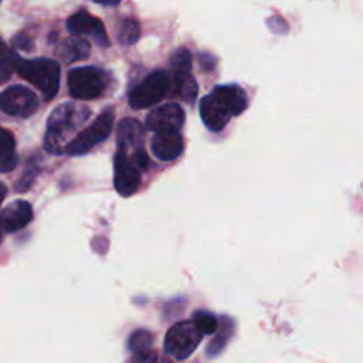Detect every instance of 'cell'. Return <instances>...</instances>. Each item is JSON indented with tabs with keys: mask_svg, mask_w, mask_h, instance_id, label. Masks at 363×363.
<instances>
[{
	"mask_svg": "<svg viewBox=\"0 0 363 363\" xmlns=\"http://www.w3.org/2000/svg\"><path fill=\"white\" fill-rule=\"evenodd\" d=\"M91 51L89 43L79 35H72L71 38L65 40L61 47L58 48V55L65 62H74L78 60H84L88 57Z\"/></svg>",
	"mask_w": 363,
	"mask_h": 363,
	"instance_id": "e0dca14e",
	"label": "cell"
},
{
	"mask_svg": "<svg viewBox=\"0 0 363 363\" xmlns=\"http://www.w3.org/2000/svg\"><path fill=\"white\" fill-rule=\"evenodd\" d=\"M33 220V207L26 200H14L9 203L0 213L1 228L11 234L23 230Z\"/></svg>",
	"mask_w": 363,
	"mask_h": 363,
	"instance_id": "7c38bea8",
	"label": "cell"
},
{
	"mask_svg": "<svg viewBox=\"0 0 363 363\" xmlns=\"http://www.w3.org/2000/svg\"><path fill=\"white\" fill-rule=\"evenodd\" d=\"M186 115L179 104H164L152 109L146 116V128L152 132L180 130Z\"/></svg>",
	"mask_w": 363,
	"mask_h": 363,
	"instance_id": "8fae6325",
	"label": "cell"
},
{
	"mask_svg": "<svg viewBox=\"0 0 363 363\" xmlns=\"http://www.w3.org/2000/svg\"><path fill=\"white\" fill-rule=\"evenodd\" d=\"M153 340H155V337L149 330L138 329L130 335V337L128 340V347L132 353L146 350V349H152Z\"/></svg>",
	"mask_w": 363,
	"mask_h": 363,
	"instance_id": "44dd1931",
	"label": "cell"
},
{
	"mask_svg": "<svg viewBox=\"0 0 363 363\" xmlns=\"http://www.w3.org/2000/svg\"><path fill=\"white\" fill-rule=\"evenodd\" d=\"M140 183L142 172L128 160L123 152L116 150L113 159V186L116 191L123 197H129L139 190Z\"/></svg>",
	"mask_w": 363,
	"mask_h": 363,
	"instance_id": "9c48e42d",
	"label": "cell"
},
{
	"mask_svg": "<svg viewBox=\"0 0 363 363\" xmlns=\"http://www.w3.org/2000/svg\"><path fill=\"white\" fill-rule=\"evenodd\" d=\"M37 95L24 85H11L0 92V109L9 116L28 118L38 109Z\"/></svg>",
	"mask_w": 363,
	"mask_h": 363,
	"instance_id": "ba28073f",
	"label": "cell"
},
{
	"mask_svg": "<svg viewBox=\"0 0 363 363\" xmlns=\"http://www.w3.org/2000/svg\"><path fill=\"white\" fill-rule=\"evenodd\" d=\"M16 72L33 84L44 96L45 101H51L60 88V65L51 58H20L16 67Z\"/></svg>",
	"mask_w": 363,
	"mask_h": 363,
	"instance_id": "3957f363",
	"label": "cell"
},
{
	"mask_svg": "<svg viewBox=\"0 0 363 363\" xmlns=\"http://www.w3.org/2000/svg\"><path fill=\"white\" fill-rule=\"evenodd\" d=\"M170 91V75L166 71H153L135 85L129 94L133 109H145L159 104Z\"/></svg>",
	"mask_w": 363,
	"mask_h": 363,
	"instance_id": "52a82bcc",
	"label": "cell"
},
{
	"mask_svg": "<svg viewBox=\"0 0 363 363\" xmlns=\"http://www.w3.org/2000/svg\"><path fill=\"white\" fill-rule=\"evenodd\" d=\"M20 58L21 57L0 37V85L7 82L13 72H16V67Z\"/></svg>",
	"mask_w": 363,
	"mask_h": 363,
	"instance_id": "ac0fdd59",
	"label": "cell"
},
{
	"mask_svg": "<svg viewBox=\"0 0 363 363\" xmlns=\"http://www.w3.org/2000/svg\"><path fill=\"white\" fill-rule=\"evenodd\" d=\"M0 1H1V0H0Z\"/></svg>",
	"mask_w": 363,
	"mask_h": 363,
	"instance_id": "f1b7e54d",
	"label": "cell"
},
{
	"mask_svg": "<svg viewBox=\"0 0 363 363\" xmlns=\"http://www.w3.org/2000/svg\"><path fill=\"white\" fill-rule=\"evenodd\" d=\"M172 72H190L191 68V54L187 48H179L170 58Z\"/></svg>",
	"mask_w": 363,
	"mask_h": 363,
	"instance_id": "7402d4cb",
	"label": "cell"
},
{
	"mask_svg": "<svg viewBox=\"0 0 363 363\" xmlns=\"http://www.w3.org/2000/svg\"><path fill=\"white\" fill-rule=\"evenodd\" d=\"M11 44L16 47V48H21L24 51H30L33 50V45H34V41L30 35L27 34H17L13 40H11Z\"/></svg>",
	"mask_w": 363,
	"mask_h": 363,
	"instance_id": "d4e9b609",
	"label": "cell"
},
{
	"mask_svg": "<svg viewBox=\"0 0 363 363\" xmlns=\"http://www.w3.org/2000/svg\"><path fill=\"white\" fill-rule=\"evenodd\" d=\"M170 91L173 96L191 104L197 96V82L190 72H176L170 79Z\"/></svg>",
	"mask_w": 363,
	"mask_h": 363,
	"instance_id": "9a60e30c",
	"label": "cell"
},
{
	"mask_svg": "<svg viewBox=\"0 0 363 363\" xmlns=\"http://www.w3.org/2000/svg\"><path fill=\"white\" fill-rule=\"evenodd\" d=\"M191 320L194 322V325L197 326V329L200 330V333L204 335H214L218 330V320L217 318L207 312V311H197Z\"/></svg>",
	"mask_w": 363,
	"mask_h": 363,
	"instance_id": "ffe728a7",
	"label": "cell"
},
{
	"mask_svg": "<svg viewBox=\"0 0 363 363\" xmlns=\"http://www.w3.org/2000/svg\"><path fill=\"white\" fill-rule=\"evenodd\" d=\"M150 149L159 160L172 162L177 159L183 152V138L180 130L156 132L152 139Z\"/></svg>",
	"mask_w": 363,
	"mask_h": 363,
	"instance_id": "4fadbf2b",
	"label": "cell"
},
{
	"mask_svg": "<svg viewBox=\"0 0 363 363\" xmlns=\"http://www.w3.org/2000/svg\"><path fill=\"white\" fill-rule=\"evenodd\" d=\"M128 363H173L170 359L160 356L153 349H146L140 352H133Z\"/></svg>",
	"mask_w": 363,
	"mask_h": 363,
	"instance_id": "603a6c76",
	"label": "cell"
},
{
	"mask_svg": "<svg viewBox=\"0 0 363 363\" xmlns=\"http://www.w3.org/2000/svg\"><path fill=\"white\" fill-rule=\"evenodd\" d=\"M145 129L142 123L133 118H125L118 123L116 128V147L133 149L143 146Z\"/></svg>",
	"mask_w": 363,
	"mask_h": 363,
	"instance_id": "5bb4252c",
	"label": "cell"
},
{
	"mask_svg": "<svg viewBox=\"0 0 363 363\" xmlns=\"http://www.w3.org/2000/svg\"><path fill=\"white\" fill-rule=\"evenodd\" d=\"M225 330H227V323H223V326H221V333H220L214 340H211L210 345H208L207 353H208L210 356L220 353V350L225 346V343H227V340H228V337H230V336H225V335H231V333H233V332H225Z\"/></svg>",
	"mask_w": 363,
	"mask_h": 363,
	"instance_id": "cb8c5ba5",
	"label": "cell"
},
{
	"mask_svg": "<svg viewBox=\"0 0 363 363\" xmlns=\"http://www.w3.org/2000/svg\"><path fill=\"white\" fill-rule=\"evenodd\" d=\"M109 84V75L99 67L72 68L67 75L68 91L72 98L91 101L102 96Z\"/></svg>",
	"mask_w": 363,
	"mask_h": 363,
	"instance_id": "277c9868",
	"label": "cell"
},
{
	"mask_svg": "<svg viewBox=\"0 0 363 363\" xmlns=\"http://www.w3.org/2000/svg\"><path fill=\"white\" fill-rule=\"evenodd\" d=\"M6 194H7V187H6L4 183L0 182V206H1V203H3V200H4V197H6Z\"/></svg>",
	"mask_w": 363,
	"mask_h": 363,
	"instance_id": "484cf974",
	"label": "cell"
},
{
	"mask_svg": "<svg viewBox=\"0 0 363 363\" xmlns=\"http://www.w3.org/2000/svg\"><path fill=\"white\" fill-rule=\"evenodd\" d=\"M203 335L193 320L174 323L164 336V352L167 356L177 360L187 359L200 345Z\"/></svg>",
	"mask_w": 363,
	"mask_h": 363,
	"instance_id": "8992f818",
	"label": "cell"
},
{
	"mask_svg": "<svg viewBox=\"0 0 363 363\" xmlns=\"http://www.w3.org/2000/svg\"><path fill=\"white\" fill-rule=\"evenodd\" d=\"M67 30L72 34V35H89L92 37V40L99 45V47H108L109 45V40H108V34L106 30L102 24V21L81 10L74 13L72 16L68 17L67 24H65Z\"/></svg>",
	"mask_w": 363,
	"mask_h": 363,
	"instance_id": "30bf717a",
	"label": "cell"
},
{
	"mask_svg": "<svg viewBox=\"0 0 363 363\" xmlns=\"http://www.w3.org/2000/svg\"><path fill=\"white\" fill-rule=\"evenodd\" d=\"M16 139L11 130L0 126V173H9L17 166Z\"/></svg>",
	"mask_w": 363,
	"mask_h": 363,
	"instance_id": "2e32d148",
	"label": "cell"
},
{
	"mask_svg": "<svg viewBox=\"0 0 363 363\" xmlns=\"http://www.w3.org/2000/svg\"><path fill=\"white\" fill-rule=\"evenodd\" d=\"M95 3H99V4H105V6H115L118 4L121 0H92Z\"/></svg>",
	"mask_w": 363,
	"mask_h": 363,
	"instance_id": "4316f807",
	"label": "cell"
},
{
	"mask_svg": "<svg viewBox=\"0 0 363 363\" xmlns=\"http://www.w3.org/2000/svg\"><path fill=\"white\" fill-rule=\"evenodd\" d=\"M247 105L248 98L241 86L218 85L200 101V116L208 130L220 132L233 116L242 113Z\"/></svg>",
	"mask_w": 363,
	"mask_h": 363,
	"instance_id": "6da1fadb",
	"label": "cell"
},
{
	"mask_svg": "<svg viewBox=\"0 0 363 363\" xmlns=\"http://www.w3.org/2000/svg\"><path fill=\"white\" fill-rule=\"evenodd\" d=\"M112 126H113V109L106 108L95 118V121L89 126H86L84 130L77 133L67 143L64 153L69 156L86 155L96 145H99L109 136V133L112 132Z\"/></svg>",
	"mask_w": 363,
	"mask_h": 363,
	"instance_id": "5b68a950",
	"label": "cell"
},
{
	"mask_svg": "<svg viewBox=\"0 0 363 363\" xmlns=\"http://www.w3.org/2000/svg\"><path fill=\"white\" fill-rule=\"evenodd\" d=\"M1 233H3V228H1V224H0V241H1Z\"/></svg>",
	"mask_w": 363,
	"mask_h": 363,
	"instance_id": "83f0119b",
	"label": "cell"
},
{
	"mask_svg": "<svg viewBox=\"0 0 363 363\" xmlns=\"http://www.w3.org/2000/svg\"><path fill=\"white\" fill-rule=\"evenodd\" d=\"M140 35V27L139 23L133 18H125L121 23L119 31H118V41L122 45H130L138 41Z\"/></svg>",
	"mask_w": 363,
	"mask_h": 363,
	"instance_id": "d6986e66",
	"label": "cell"
},
{
	"mask_svg": "<svg viewBox=\"0 0 363 363\" xmlns=\"http://www.w3.org/2000/svg\"><path fill=\"white\" fill-rule=\"evenodd\" d=\"M91 109L82 104L64 102L48 116L44 135V149L51 155H61L68 139L88 121Z\"/></svg>",
	"mask_w": 363,
	"mask_h": 363,
	"instance_id": "7a4b0ae2",
	"label": "cell"
}]
</instances>
